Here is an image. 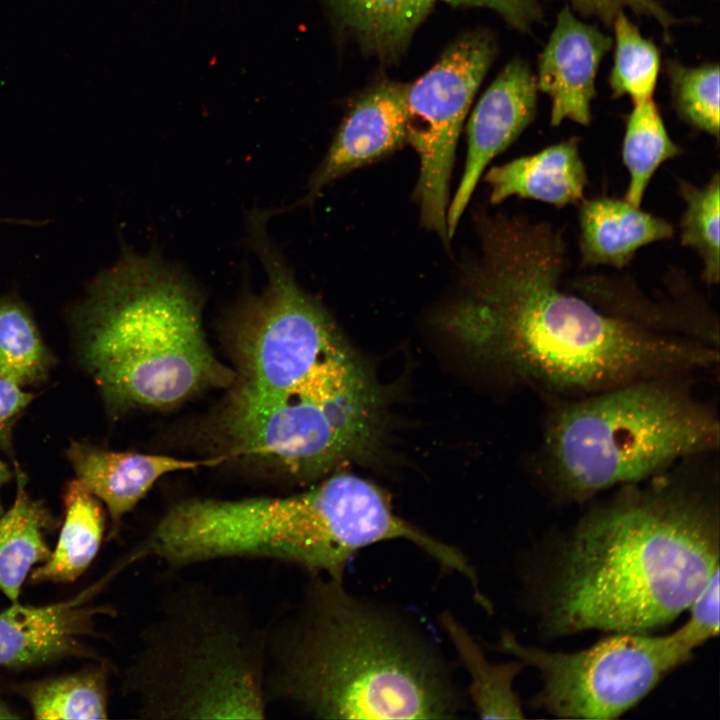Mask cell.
Segmentation results:
<instances>
[{"label": "cell", "instance_id": "cell-1", "mask_svg": "<svg viewBox=\"0 0 720 720\" xmlns=\"http://www.w3.org/2000/svg\"><path fill=\"white\" fill-rule=\"evenodd\" d=\"M442 322L479 356L547 392L582 397L623 384L690 376L718 348L602 312L560 288L565 244L550 224L490 216Z\"/></svg>", "mask_w": 720, "mask_h": 720}, {"label": "cell", "instance_id": "cell-2", "mask_svg": "<svg viewBox=\"0 0 720 720\" xmlns=\"http://www.w3.org/2000/svg\"><path fill=\"white\" fill-rule=\"evenodd\" d=\"M646 482L620 487L559 545L541 598L547 634L647 633L719 569L718 497L664 473Z\"/></svg>", "mask_w": 720, "mask_h": 720}, {"label": "cell", "instance_id": "cell-3", "mask_svg": "<svg viewBox=\"0 0 720 720\" xmlns=\"http://www.w3.org/2000/svg\"><path fill=\"white\" fill-rule=\"evenodd\" d=\"M266 631L268 703L321 719H454L464 709L433 635L343 579L310 575Z\"/></svg>", "mask_w": 720, "mask_h": 720}, {"label": "cell", "instance_id": "cell-4", "mask_svg": "<svg viewBox=\"0 0 720 720\" xmlns=\"http://www.w3.org/2000/svg\"><path fill=\"white\" fill-rule=\"evenodd\" d=\"M202 294L154 252H126L78 318L80 359L115 408H168L235 378L212 351Z\"/></svg>", "mask_w": 720, "mask_h": 720}, {"label": "cell", "instance_id": "cell-5", "mask_svg": "<svg viewBox=\"0 0 720 720\" xmlns=\"http://www.w3.org/2000/svg\"><path fill=\"white\" fill-rule=\"evenodd\" d=\"M405 522L373 483L337 473L294 495L191 498L170 507L135 548L171 566L227 558L271 559L343 579L359 550L398 540Z\"/></svg>", "mask_w": 720, "mask_h": 720}, {"label": "cell", "instance_id": "cell-6", "mask_svg": "<svg viewBox=\"0 0 720 720\" xmlns=\"http://www.w3.org/2000/svg\"><path fill=\"white\" fill-rule=\"evenodd\" d=\"M687 376L635 381L556 407L540 450L552 493L583 502L717 451L718 415L692 392Z\"/></svg>", "mask_w": 720, "mask_h": 720}, {"label": "cell", "instance_id": "cell-7", "mask_svg": "<svg viewBox=\"0 0 720 720\" xmlns=\"http://www.w3.org/2000/svg\"><path fill=\"white\" fill-rule=\"evenodd\" d=\"M266 625L239 596L185 583L142 635L127 688L152 719H262Z\"/></svg>", "mask_w": 720, "mask_h": 720}, {"label": "cell", "instance_id": "cell-8", "mask_svg": "<svg viewBox=\"0 0 720 720\" xmlns=\"http://www.w3.org/2000/svg\"><path fill=\"white\" fill-rule=\"evenodd\" d=\"M222 431L233 456L312 477L371 456L382 432V399L349 347L282 394L227 402Z\"/></svg>", "mask_w": 720, "mask_h": 720}, {"label": "cell", "instance_id": "cell-9", "mask_svg": "<svg viewBox=\"0 0 720 720\" xmlns=\"http://www.w3.org/2000/svg\"><path fill=\"white\" fill-rule=\"evenodd\" d=\"M498 650L536 668L535 705L559 718L614 719L637 705L698 647L682 627L667 635L616 633L575 652L543 650L505 631Z\"/></svg>", "mask_w": 720, "mask_h": 720}, {"label": "cell", "instance_id": "cell-10", "mask_svg": "<svg viewBox=\"0 0 720 720\" xmlns=\"http://www.w3.org/2000/svg\"><path fill=\"white\" fill-rule=\"evenodd\" d=\"M487 32L454 41L421 77L407 84V137L420 160L415 198L421 223L449 239L447 211L455 150L471 102L494 56Z\"/></svg>", "mask_w": 720, "mask_h": 720}, {"label": "cell", "instance_id": "cell-11", "mask_svg": "<svg viewBox=\"0 0 720 720\" xmlns=\"http://www.w3.org/2000/svg\"><path fill=\"white\" fill-rule=\"evenodd\" d=\"M538 88L529 65L518 58L500 71L470 117L464 171L447 211V233L454 235L475 187L489 162L511 145L533 121Z\"/></svg>", "mask_w": 720, "mask_h": 720}, {"label": "cell", "instance_id": "cell-12", "mask_svg": "<svg viewBox=\"0 0 720 720\" xmlns=\"http://www.w3.org/2000/svg\"><path fill=\"white\" fill-rule=\"evenodd\" d=\"M612 45L609 35L582 21L570 7L557 14L535 75L538 91L550 99L552 126L564 120L590 123L596 76Z\"/></svg>", "mask_w": 720, "mask_h": 720}, {"label": "cell", "instance_id": "cell-13", "mask_svg": "<svg viewBox=\"0 0 720 720\" xmlns=\"http://www.w3.org/2000/svg\"><path fill=\"white\" fill-rule=\"evenodd\" d=\"M406 91L405 83L383 81L354 103L297 205L312 203L333 181L406 142Z\"/></svg>", "mask_w": 720, "mask_h": 720}, {"label": "cell", "instance_id": "cell-14", "mask_svg": "<svg viewBox=\"0 0 720 720\" xmlns=\"http://www.w3.org/2000/svg\"><path fill=\"white\" fill-rule=\"evenodd\" d=\"M78 483L107 507L113 530L142 500L154 484L169 473L220 463L188 460L168 455L116 452L84 442H71L67 450Z\"/></svg>", "mask_w": 720, "mask_h": 720}, {"label": "cell", "instance_id": "cell-15", "mask_svg": "<svg viewBox=\"0 0 720 720\" xmlns=\"http://www.w3.org/2000/svg\"><path fill=\"white\" fill-rule=\"evenodd\" d=\"M100 610L80 598L44 607L17 602L0 613V665L20 667L80 654Z\"/></svg>", "mask_w": 720, "mask_h": 720}, {"label": "cell", "instance_id": "cell-16", "mask_svg": "<svg viewBox=\"0 0 720 720\" xmlns=\"http://www.w3.org/2000/svg\"><path fill=\"white\" fill-rule=\"evenodd\" d=\"M490 202L510 196L539 200L556 207L581 200L587 183L577 138L491 168L485 177Z\"/></svg>", "mask_w": 720, "mask_h": 720}, {"label": "cell", "instance_id": "cell-17", "mask_svg": "<svg viewBox=\"0 0 720 720\" xmlns=\"http://www.w3.org/2000/svg\"><path fill=\"white\" fill-rule=\"evenodd\" d=\"M580 251L584 264L625 266L636 251L673 236V226L625 200H583L579 210Z\"/></svg>", "mask_w": 720, "mask_h": 720}, {"label": "cell", "instance_id": "cell-18", "mask_svg": "<svg viewBox=\"0 0 720 720\" xmlns=\"http://www.w3.org/2000/svg\"><path fill=\"white\" fill-rule=\"evenodd\" d=\"M339 26L370 56L396 61L435 0H325Z\"/></svg>", "mask_w": 720, "mask_h": 720}, {"label": "cell", "instance_id": "cell-19", "mask_svg": "<svg viewBox=\"0 0 720 720\" xmlns=\"http://www.w3.org/2000/svg\"><path fill=\"white\" fill-rule=\"evenodd\" d=\"M440 625L455 648L469 678V694L482 719L524 718L513 684L524 664L520 660L490 662L465 626L449 612L439 617Z\"/></svg>", "mask_w": 720, "mask_h": 720}, {"label": "cell", "instance_id": "cell-20", "mask_svg": "<svg viewBox=\"0 0 720 720\" xmlns=\"http://www.w3.org/2000/svg\"><path fill=\"white\" fill-rule=\"evenodd\" d=\"M17 480L13 505L0 515V590L12 603L18 601L30 569L51 554L44 531L52 519L44 505L29 496L23 476Z\"/></svg>", "mask_w": 720, "mask_h": 720}, {"label": "cell", "instance_id": "cell-21", "mask_svg": "<svg viewBox=\"0 0 720 720\" xmlns=\"http://www.w3.org/2000/svg\"><path fill=\"white\" fill-rule=\"evenodd\" d=\"M66 516L57 546L43 565L31 574L33 582H72L96 556L105 529V520L96 497L77 480L65 493Z\"/></svg>", "mask_w": 720, "mask_h": 720}, {"label": "cell", "instance_id": "cell-22", "mask_svg": "<svg viewBox=\"0 0 720 720\" xmlns=\"http://www.w3.org/2000/svg\"><path fill=\"white\" fill-rule=\"evenodd\" d=\"M680 153L681 149L671 140L654 101L648 99L634 104L622 147L623 163L630 175L624 200L640 207L655 171Z\"/></svg>", "mask_w": 720, "mask_h": 720}, {"label": "cell", "instance_id": "cell-23", "mask_svg": "<svg viewBox=\"0 0 720 720\" xmlns=\"http://www.w3.org/2000/svg\"><path fill=\"white\" fill-rule=\"evenodd\" d=\"M37 719L107 717L106 670L88 671L36 682L25 688Z\"/></svg>", "mask_w": 720, "mask_h": 720}, {"label": "cell", "instance_id": "cell-24", "mask_svg": "<svg viewBox=\"0 0 720 720\" xmlns=\"http://www.w3.org/2000/svg\"><path fill=\"white\" fill-rule=\"evenodd\" d=\"M52 363L29 312L15 300L0 298V379L23 388L43 380Z\"/></svg>", "mask_w": 720, "mask_h": 720}, {"label": "cell", "instance_id": "cell-25", "mask_svg": "<svg viewBox=\"0 0 720 720\" xmlns=\"http://www.w3.org/2000/svg\"><path fill=\"white\" fill-rule=\"evenodd\" d=\"M612 25L615 48L609 86L613 95L628 96L633 104L652 99L660 69L657 46L625 12L618 14Z\"/></svg>", "mask_w": 720, "mask_h": 720}, {"label": "cell", "instance_id": "cell-26", "mask_svg": "<svg viewBox=\"0 0 720 720\" xmlns=\"http://www.w3.org/2000/svg\"><path fill=\"white\" fill-rule=\"evenodd\" d=\"M678 186L685 202L680 222L681 243L701 257L704 281L709 285L717 284L720 274L719 174H714L702 187L684 180H679Z\"/></svg>", "mask_w": 720, "mask_h": 720}, {"label": "cell", "instance_id": "cell-27", "mask_svg": "<svg viewBox=\"0 0 720 720\" xmlns=\"http://www.w3.org/2000/svg\"><path fill=\"white\" fill-rule=\"evenodd\" d=\"M674 103L681 118L693 127L719 137V66L669 65Z\"/></svg>", "mask_w": 720, "mask_h": 720}, {"label": "cell", "instance_id": "cell-28", "mask_svg": "<svg viewBox=\"0 0 720 720\" xmlns=\"http://www.w3.org/2000/svg\"><path fill=\"white\" fill-rule=\"evenodd\" d=\"M568 7L583 16L597 18L612 24L616 16L631 11L646 16L657 22L663 29L674 23L672 15L658 0H566Z\"/></svg>", "mask_w": 720, "mask_h": 720}, {"label": "cell", "instance_id": "cell-29", "mask_svg": "<svg viewBox=\"0 0 720 720\" xmlns=\"http://www.w3.org/2000/svg\"><path fill=\"white\" fill-rule=\"evenodd\" d=\"M688 620L682 625L701 646L719 633V569L690 604Z\"/></svg>", "mask_w": 720, "mask_h": 720}, {"label": "cell", "instance_id": "cell-30", "mask_svg": "<svg viewBox=\"0 0 720 720\" xmlns=\"http://www.w3.org/2000/svg\"><path fill=\"white\" fill-rule=\"evenodd\" d=\"M454 6L486 8L494 11L512 28L529 32L539 21L538 0H443Z\"/></svg>", "mask_w": 720, "mask_h": 720}, {"label": "cell", "instance_id": "cell-31", "mask_svg": "<svg viewBox=\"0 0 720 720\" xmlns=\"http://www.w3.org/2000/svg\"><path fill=\"white\" fill-rule=\"evenodd\" d=\"M32 399L33 395L24 391L22 387L0 379V429L10 418L22 411ZM12 478V471L0 458V491ZM3 512L4 509L0 497V515Z\"/></svg>", "mask_w": 720, "mask_h": 720}, {"label": "cell", "instance_id": "cell-32", "mask_svg": "<svg viewBox=\"0 0 720 720\" xmlns=\"http://www.w3.org/2000/svg\"><path fill=\"white\" fill-rule=\"evenodd\" d=\"M20 718L16 713L0 704V719H17Z\"/></svg>", "mask_w": 720, "mask_h": 720}]
</instances>
